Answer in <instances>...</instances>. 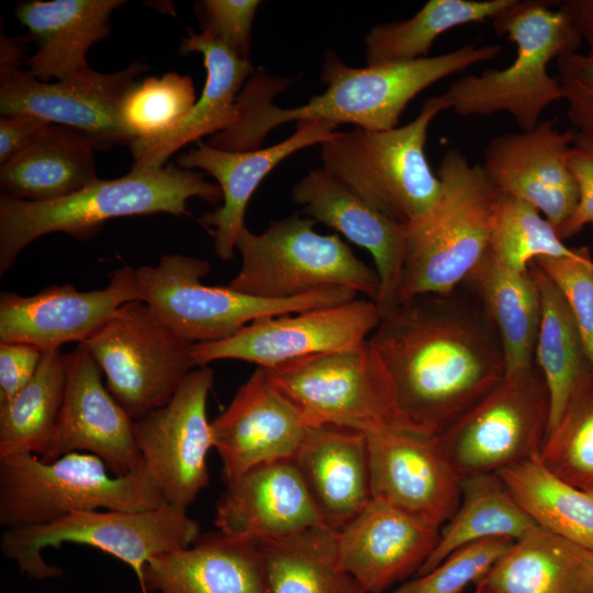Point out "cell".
Listing matches in <instances>:
<instances>
[{
  "mask_svg": "<svg viewBox=\"0 0 593 593\" xmlns=\"http://www.w3.org/2000/svg\"><path fill=\"white\" fill-rule=\"evenodd\" d=\"M328 526L257 541L271 593H367L338 559Z\"/></svg>",
  "mask_w": 593,
  "mask_h": 593,
  "instance_id": "obj_34",
  "label": "cell"
},
{
  "mask_svg": "<svg viewBox=\"0 0 593 593\" xmlns=\"http://www.w3.org/2000/svg\"><path fill=\"white\" fill-rule=\"evenodd\" d=\"M590 492H592V493H593V490H592V491H590Z\"/></svg>",
  "mask_w": 593,
  "mask_h": 593,
  "instance_id": "obj_52",
  "label": "cell"
},
{
  "mask_svg": "<svg viewBox=\"0 0 593 593\" xmlns=\"http://www.w3.org/2000/svg\"><path fill=\"white\" fill-rule=\"evenodd\" d=\"M193 80L167 72L137 81L120 108L121 125L133 141H152L177 130L195 104ZM131 145V144H130Z\"/></svg>",
  "mask_w": 593,
  "mask_h": 593,
  "instance_id": "obj_41",
  "label": "cell"
},
{
  "mask_svg": "<svg viewBox=\"0 0 593 593\" xmlns=\"http://www.w3.org/2000/svg\"><path fill=\"white\" fill-rule=\"evenodd\" d=\"M567 116L578 132L593 135V57L579 52L557 59Z\"/></svg>",
  "mask_w": 593,
  "mask_h": 593,
  "instance_id": "obj_45",
  "label": "cell"
},
{
  "mask_svg": "<svg viewBox=\"0 0 593 593\" xmlns=\"http://www.w3.org/2000/svg\"><path fill=\"white\" fill-rule=\"evenodd\" d=\"M226 484L214 518L226 535L259 541L328 526L292 459L255 467Z\"/></svg>",
  "mask_w": 593,
  "mask_h": 593,
  "instance_id": "obj_25",
  "label": "cell"
},
{
  "mask_svg": "<svg viewBox=\"0 0 593 593\" xmlns=\"http://www.w3.org/2000/svg\"><path fill=\"white\" fill-rule=\"evenodd\" d=\"M536 528L497 473L462 478L459 506L439 529L437 544L416 575L427 573L465 545L488 538L516 541Z\"/></svg>",
  "mask_w": 593,
  "mask_h": 593,
  "instance_id": "obj_33",
  "label": "cell"
},
{
  "mask_svg": "<svg viewBox=\"0 0 593 593\" xmlns=\"http://www.w3.org/2000/svg\"><path fill=\"white\" fill-rule=\"evenodd\" d=\"M497 262L526 271L541 257H572L575 248L564 245L556 227L526 202L500 192L494 206L489 247Z\"/></svg>",
  "mask_w": 593,
  "mask_h": 593,
  "instance_id": "obj_40",
  "label": "cell"
},
{
  "mask_svg": "<svg viewBox=\"0 0 593 593\" xmlns=\"http://www.w3.org/2000/svg\"><path fill=\"white\" fill-rule=\"evenodd\" d=\"M212 383L211 369H193L165 405L134 421L145 473L167 505L186 511L210 481Z\"/></svg>",
  "mask_w": 593,
  "mask_h": 593,
  "instance_id": "obj_14",
  "label": "cell"
},
{
  "mask_svg": "<svg viewBox=\"0 0 593 593\" xmlns=\"http://www.w3.org/2000/svg\"><path fill=\"white\" fill-rule=\"evenodd\" d=\"M465 282L499 336L506 372L534 365L541 299L532 268L513 270L486 251Z\"/></svg>",
  "mask_w": 593,
  "mask_h": 593,
  "instance_id": "obj_32",
  "label": "cell"
},
{
  "mask_svg": "<svg viewBox=\"0 0 593 593\" xmlns=\"http://www.w3.org/2000/svg\"><path fill=\"white\" fill-rule=\"evenodd\" d=\"M292 461L327 525L336 532L372 499L368 443L360 430L309 426Z\"/></svg>",
  "mask_w": 593,
  "mask_h": 593,
  "instance_id": "obj_28",
  "label": "cell"
},
{
  "mask_svg": "<svg viewBox=\"0 0 593 593\" xmlns=\"http://www.w3.org/2000/svg\"><path fill=\"white\" fill-rule=\"evenodd\" d=\"M541 299V320L535 348L539 368L549 394V423L558 419L578 379L590 363L573 314L553 281L530 264Z\"/></svg>",
  "mask_w": 593,
  "mask_h": 593,
  "instance_id": "obj_37",
  "label": "cell"
},
{
  "mask_svg": "<svg viewBox=\"0 0 593 593\" xmlns=\"http://www.w3.org/2000/svg\"><path fill=\"white\" fill-rule=\"evenodd\" d=\"M141 301L136 269H115L108 286L79 291L72 284L49 286L34 295L0 294V343H25L42 351L83 343L124 303Z\"/></svg>",
  "mask_w": 593,
  "mask_h": 593,
  "instance_id": "obj_19",
  "label": "cell"
},
{
  "mask_svg": "<svg viewBox=\"0 0 593 593\" xmlns=\"http://www.w3.org/2000/svg\"><path fill=\"white\" fill-rule=\"evenodd\" d=\"M474 588H475L474 593H494L491 590L483 586L475 585Z\"/></svg>",
  "mask_w": 593,
  "mask_h": 593,
  "instance_id": "obj_51",
  "label": "cell"
},
{
  "mask_svg": "<svg viewBox=\"0 0 593 593\" xmlns=\"http://www.w3.org/2000/svg\"><path fill=\"white\" fill-rule=\"evenodd\" d=\"M27 42L29 38L26 36H7L1 33L0 78L22 69V61L27 51Z\"/></svg>",
  "mask_w": 593,
  "mask_h": 593,
  "instance_id": "obj_50",
  "label": "cell"
},
{
  "mask_svg": "<svg viewBox=\"0 0 593 593\" xmlns=\"http://www.w3.org/2000/svg\"><path fill=\"white\" fill-rule=\"evenodd\" d=\"M166 505L144 469L112 473L102 459L81 451L46 462L34 454L0 458V525L25 528L79 511L139 512Z\"/></svg>",
  "mask_w": 593,
  "mask_h": 593,
  "instance_id": "obj_7",
  "label": "cell"
},
{
  "mask_svg": "<svg viewBox=\"0 0 593 593\" xmlns=\"http://www.w3.org/2000/svg\"><path fill=\"white\" fill-rule=\"evenodd\" d=\"M445 110L443 96H434L403 126L335 132L320 144L322 168L387 217L407 224L424 214L440 191L425 143L430 122Z\"/></svg>",
  "mask_w": 593,
  "mask_h": 593,
  "instance_id": "obj_6",
  "label": "cell"
},
{
  "mask_svg": "<svg viewBox=\"0 0 593 593\" xmlns=\"http://www.w3.org/2000/svg\"><path fill=\"white\" fill-rule=\"evenodd\" d=\"M309 426L257 367L228 406L211 422L226 483L248 470L292 459Z\"/></svg>",
  "mask_w": 593,
  "mask_h": 593,
  "instance_id": "obj_21",
  "label": "cell"
},
{
  "mask_svg": "<svg viewBox=\"0 0 593 593\" xmlns=\"http://www.w3.org/2000/svg\"><path fill=\"white\" fill-rule=\"evenodd\" d=\"M436 175L440 191L432 206L406 225L399 301L446 294L463 284L489 247L500 191L479 164L452 148Z\"/></svg>",
  "mask_w": 593,
  "mask_h": 593,
  "instance_id": "obj_4",
  "label": "cell"
},
{
  "mask_svg": "<svg viewBox=\"0 0 593 593\" xmlns=\"http://www.w3.org/2000/svg\"><path fill=\"white\" fill-rule=\"evenodd\" d=\"M107 388L133 421L165 405L195 367L192 344L174 334L143 301L122 304L83 343Z\"/></svg>",
  "mask_w": 593,
  "mask_h": 593,
  "instance_id": "obj_12",
  "label": "cell"
},
{
  "mask_svg": "<svg viewBox=\"0 0 593 593\" xmlns=\"http://www.w3.org/2000/svg\"><path fill=\"white\" fill-rule=\"evenodd\" d=\"M541 529L593 551V493L581 490L535 457L496 472Z\"/></svg>",
  "mask_w": 593,
  "mask_h": 593,
  "instance_id": "obj_35",
  "label": "cell"
},
{
  "mask_svg": "<svg viewBox=\"0 0 593 593\" xmlns=\"http://www.w3.org/2000/svg\"><path fill=\"white\" fill-rule=\"evenodd\" d=\"M291 197L305 216L336 230L371 254L380 279L376 304L380 317L388 314L399 302L406 225L370 206L323 168L302 177Z\"/></svg>",
  "mask_w": 593,
  "mask_h": 593,
  "instance_id": "obj_24",
  "label": "cell"
},
{
  "mask_svg": "<svg viewBox=\"0 0 593 593\" xmlns=\"http://www.w3.org/2000/svg\"><path fill=\"white\" fill-rule=\"evenodd\" d=\"M438 537L439 528L371 499L336 533V547L342 567L367 593H382L417 573Z\"/></svg>",
  "mask_w": 593,
  "mask_h": 593,
  "instance_id": "obj_22",
  "label": "cell"
},
{
  "mask_svg": "<svg viewBox=\"0 0 593 593\" xmlns=\"http://www.w3.org/2000/svg\"><path fill=\"white\" fill-rule=\"evenodd\" d=\"M123 0H31L16 5L15 18L38 44L26 60L41 81L72 77L90 66L89 48L111 31V14Z\"/></svg>",
  "mask_w": 593,
  "mask_h": 593,
  "instance_id": "obj_29",
  "label": "cell"
},
{
  "mask_svg": "<svg viewBox=\"0 0 593 593\" xmlns=\"http://www.w3.org/2000/svg\"><path fill=\"white\" fill-rule=\"evenodd\" d=\"M102 371L87 348L68 354L60 414L37 455L49 462L74 451L92 454L116 475L143 470L134 421L102 383Z\"/></svg>",
  "mask_w": 593,
  "mask_h": 593,
  "instance_id": "obj_17",
  "label": "cell"
},
{
  "mask_svg": "<svg viewBox=\"0 0 593 593\" xmlns=\"http://www.w3.org/2000/svg\"><path fill=\"white\" fill-rule=\"evenodd\" d=\"M499 44H469L446 54L411 61L351 67L333 51L325 54L321 81L326 89L305 104L282 109L272 98L289 80L255 71L237 98L238 119L208 145L227 152L260 148L267 134L289 122L328 121L348 123L366 131H387L398 126L407 104L423 90L472 65L494 59Z\"/></svg>",
  "mask_w": 593,
  "mask_h": 593,
  "instance_id": "obj_2",
  "label": "cell"
},
{
  "mask_svg": "<svg viewBox=\"0 0 593 593\" xmlns=\"http://www.w3.org/2000/svg\"><path fill=\"white\" fill-rule=\"evenodd\" d=\"M144 582L145 593H271L258 542L222 532L152 557Z\"/></svg>",
  "mask_w": 593,
  "mask_h": 593,
  "instance_id": "obj_26",
  "label": "cell"
},
{
  "mask_svg": "<svg viewBox=\"0 0 593 593\" xmlns=\"http://www.w3.org/2000/svg\"><path fill=\"white\" fill-rule=\"evenodd\" d=\"M380 320L376 302L354 299L294 315L256 320L225 339L193 344L191 354L199 368L215 360L237 359L270 369L294 359L359 346Z\"/></svg>",
  "mask_w": 593,
  "mask_h": 593,
  "instance_id": "obj_15",
  "label": "cell"
},
{
  "mask_svg": "<svg viewBox=\"0 0 593 593\" xmlns=\"http://www.w3.org/2000/svg\"><path fill=\"white\" fill-rule=\"evenodd\" d=\"M265 370L307 426L334 425L366 433L395 425L391 383L368 339L349 349Z\"/></svg>",
  "mask_w": 593,
  "mask_h": 593,
  "instance_id": "obj_13",
  "label": "cell"
},
{
  "mask_svg": "<svg viewBox=\"0 0 593 593\" xmlns=\"http://www.w3.org/2000/svg\"><path fill=\"white\" fill-rule=\"evenodd\" d=\"M560 10L570 21L582 42L588 46V55L593 57V0H563Z\"/></svg>",
  "mask_w": 593,
  "mask_h": 593,
  "instance_id": "obj_49",
  "label": "cell"
},
{
  "mask_svg": "<svg viewBox=\"0 0 593 593\" xmlns=\"http://www.w3.org/2000/svg\"><path fill=\"white\" fill-rule=\"evenodd\" d=\"M593 552V551H592Z\"/></svg>",
  "mask_w": 593,
  "mask_h": 593,
  "instance_id": "obj_53",
  "label": "cell"
},
{
  "mask_svg": "<svg viewBox=\"0 0 593 593\" xmlns=\"http://www.w3.org/2000/svg\"><path fill=\"white\" fill-rule=\"evenodd\" d=\"M515 0H430L412 18L378 24L365 36L367 65L427 57L434 41L459 25L492 20Z\"/></svg>",
  "mask_w": 593,
  "mask_h": 593,
  "instance_id": "obj_36",
  "label": "cell"
},
{
  "mask_svg": "<svg viewBox=\"0 0 593 593\" xmlns=\"http://www.w3.org/2000/svg\"><path fill=\"white\" fill-rule=\"evenodd\" d=\"M515 541L488 538L465 545L425 574L402 583L393 593H461L475 584Z\"/></svg>",
  "mask_w": 593,
  "mask_h": 593,
  "instance_id": "obj_42",
  "label": "cell"
},
{
  "mask_svg": "<svg viewBox=\"0 0 593 593\" xmlns=\"http://www.w3.org/2000/svg\"><path fill=\"white\" fill-rule=\"evenodd\" d=\"M575 133L574 128L558 130L556 120H541L533 130L493 137L481 165L497 191L538 210L557 232L579 199L568 166Z\"/></svg>",
  "mask_w": 593,
  "mask_h": 593,
  "instance_id": "obj_20",
  "label": "cell"
},
{
  "mask_svg": "<svg viewBox=\"0 0 593 593\" xmlns=\"http://www.w3.org/2000/svg\"><path fill=\"white\" fill-rule=\"evenodd\" d=\"M49 122L29 114L1 115L0 165L3 166L22 153Z\"/></svg>",
  "mask_w": 593,
  "mask_h": 593,
  "instance_id": "obj_48",
  "label": "cell"
},
{
  "mask_svg": "<svg viewBox=\"0 0 593 593\" xmlns=\"http://www.w3.org/2000/svg\"><path fill=\"white\" fill-rule=\"evenodd\" d=\"M315 221L292 214L260 234L244 226L235 242L240 268L228 287L260 299L287 300L340 287L376 302L380 279L336 234L314 231Z\"/></svg>",
  "mask_w": 593,
  "mask_h": 593,
  "instance_id": "obj_8",
  "label": "cell"
},
{
  "mask_svg": "<svg viewBox=\"0 0 593 593\" xmlns=\"http://www.w3.org/2000/svg\"><path fill=\"white\" fill-rule=\"evenodd\" d=\"M491 21L499 35L515 44V59L503 69L465 75L441 96L448 110L460 115L506 112L522 131L533 130L544 110L562 100L560 82L549 75L548 64L578 52L582 41L569 19L547 2L515 0Z\"/></svg>",
  "mask_w": 593,
  "mask_h": 593,
  "instance_id": "obj_5",
  "label": "cell"
},
{
  "mask_svg": "<svg viewBox=\"0 0 593 593\" xmlns=\"http://www.w3.org/2000/svg\"><path fill=\"white\" fill-rule=\"evenodd\" d=\"M192 198L216 204L223 200L219 184L201 172L168 164L160 169L134 171L112 180H98L68 197L31 202L0 195V275L35 239L65 233L86 240L116 217L168 213L187 214Z\"/></svg>",
  "mask_w": 593,
  "mask_h": 593,
  "instance_id": "obj_3",
  "label": "cell"
},
{
  "mask_svg": "<svg viewBox=\"0 0 593 593\" xmlns=\"http://www.w3.org/2000/svg\"><path fill=\"white\" fill-rule=\"evenodd\" d=\"M368 338L389 377L394 427L437 436L505 376L499 336L478 300L403 299Z\"/></svg>",
  "mask_w": 593,
  "mask_h": 593,
  "instance_id": "obj_1",
  "label": "cell"
},
{
  "mask_svg": "<svg viewBox=\"0 0 593 593\" xmlns=\"http://www.w3.org/2000/svg\"><path fill=\"white\" fill-rule=\"evenodd\" d=\"M94 148L81 132L49 123L31 145L1 166V192L31 202L76 193L99 180Z\"/></svg>",
  "mask_w": 593,
  "mask_h": 593,
  "instance_id": "obj_30",
  "label": "cell"
},
{
  "mask_svg": "<svg viewBox=\"0 0 593 593\" xmlns=\"http://www.w3.org/2000/svg\"><path fill=\"white\" fill-rule=\"evenodd\" d=\"M363 434L369 450L372 499L440 529L459 506L462 478L436 437L393 426Z\"/></svg>",
  "mask_w": 593,
  "mask_h": 593,
  "instance_id": "obj_18",
  "label": "cell"
},
{
  "mask_svg": "<svg viewBox=\"0 0 593 593\" xmlns=\"http://www.w3.org/2000/svg\"><path fill=\"white\" fill-rule=\"evenodd\" d=\"M549 394L536 363L505 372L436 440L461 478L496 473L539 454L549 423Z\"/></svg>",
  "mask_w": 593,
  "mask_h": 593,
  "instance_id": "obj_11",
  "label": "cell"
},
{
  "mask_svg": "<svg viewBox=\"0 0 593 593\" xmlns=\"http://www.w3.org/2000/svg\"><path fill=\"white\" fill-rule=\"evenodd\" d=\"M147 70L135 61L112 74L91 67L54 82L41 81L27 70L0 78L1 115L29 114L75 128L98 149L131 144L120 121V108L126 93Z\"/></svg>",
  "mask_w": 593,
  "mask_h": 593,
  "instance_id": "obj_16",
  "label": "cell"
},
{
  "mask_svg": "<svg viewBox=\"0 0 593 593\" xmlns=\"http://www.w3.org/2000/svg\"><path fill=\"white\" fill-rule=\"evenodd\" d=\"M558 287L581 333L593 367V259L589 247L572 257H541L534 262Z\"/></svg>",
  "mask_w": 593,
  "mask_h": 593,
  "instance_id": "obj_43",
  "label": "cell"
},
{
  "mask_svg": "<svg viewBox=\"0 0 593 593\" xmlns=\"http://www.w3.org/2000/svg\"><path fill=\"white\" fill-rule=\"evenodd\" d=\"M258 0H204L199 2L203 30L242 59L250 55L253 22Z\"/></svg>",
  "mask_w": 593,
  "mask_h": 593,
  "instance_id": "obj_44",
  "label": "cell"
},
{
  "mask_svg": "<svg viewBox=\"0 0 593 593\" xmlns=\"http://www.w3.org/2000/svg\"><path fill=\"white\" fill-rule=\"evenodd\" d=\"M475 585L494 593H593V552L538 527Z\"/></svg>",
  "mask_w": 593,
  "mask_h": 593,
  "instance_id": "obj_31",
  "label": "cell"
},
{
  "mask_svg": "<svg viewBox=\"0 0 593 593\" xmlns=\"http://www.w3.org/2000/svg\"><path fill=\"white\" fill-rule=\"evenodd\" d=\"M544 465L568 483L593 490V367L578 379L539 451Z\"/></svg>",
  "mask_w": 593,
  "mask_h": 593,
  "instance_id": "obj_39",
  "label": "cell"
},
{
  "mask_svg": "<svg viewBox=\"0 0 593 593\" xmlns=\"http://www.w3.org/2000/svg\"><path fill=\"white\" fill-rule=\"evenodd\" d=\"M44 351L25 343H0V403L11 399L34 377Z\"/></svg>",
  "mask_w": 593,
  "mask_h": 593,
  "instance_id": "obj_47",
  "label": "cell"
},
{
  "mask_svg": "<svg viewBox=\"0 0 593 593\" xmlns=\"http://www.w3.org/2000/svg\"><path fill=\"white\" fill-rule=\"evenodd\" d=\"M199 536V523L186 510L166 504L139 512L79 511L54 523L4 529L0 548L22 573L46 580L60 577L63 570L44 560L43 549L63 544L94 547L128 564L145 593L146 562L156 555L187 548Z\"/></svg>",
  "mask_w": 593,
  "mask_h": 593,
  "instance_id": "obj_10",
  "label": "cell"
},
{
  "mask_svg": "<svg viewBox=\"0 0 593 593\" xmlns=\"http://www.w3.org/2000/svg\"><path fill=\"white\" fill-rule=\"evenodd\" d=\"M180 52H198L203 56L206 79L201 96L177 130L156 139L131 143L134 158L131 170L160 169L172 154L188 143L223 132L238 119V94L256 71L250 60L239 58L204 30L199 34L190 32L182 40Z\"/></svg>",
  "mask_w": 593,
  "mask_h": 593,
  "instance_id": "obj_27",
  "label": "cell"
},
{
  "mask_svg": "<svg viewBox=\"0 0 593 593\" xmlns=\"http://www.w3.org/2000/svg\"><path fill=\"white\" fill-rule=\"evenodd\" d=\"M67 366L68 354L45 351L30 382L0 403V458L41 452L60 414Z\"/></svg>",
  "mask_w": 593,
  "mask_h": 593,
  "instance_id": "obj_38",
  "label": "cell"
},
{
  "mask_svg": "<svg viewBox=\"0 0 593 593\" xmlns=\"http://www.w3.org/2000/svg\"><path fill=\"white\" fill-rule=\"evenodd\" d=\"M568 166L578 188V204L573 214L558 230L564 239L593 227V135L577 132L568 155Z\"/></svg>",
  "mask_w": 593,
  "mask_h": 593,
  "instance_id": "obj_46",
  "label": "cell"
},
{
  "mask_svg": "<svg viewBox=\"0 0 593 593\" xmlns=\"http://www.w3.org/2000/svg\"><path fill=\"white\" fill-rule=\"evenodd\" d=\"M337 125L328 121L299 122L296 131L270 147L248 152H227L211 147L202 141L198 146L178 156L184 169L199 168L217 180L223 204L202 214L199 223L209 228L215 254L224 261L234 256L235 242L245 226V211L253 193L262 179L282 160L295 152L328 139Z\"/></svg>",
  "mask_w": 593,
  "mask_h": 593,
  "instance_id": "obj_23",
  "label": "cell"
},
{
  "mask_svg": "<svg viewBox=\"0 0 593 593\" xmlns=\"http://www.w3.org/2000/svg\"><path fill=\"white\" fill-rule=\"evenodd\" d=\"M210 270L208 260L179 254L164 255L156 266L136 269L141 301L192 345L225 339L259 318L342 304L357 295L350 289L332 287L293 299H260L228 286L203 284Z\"/></svg>",
  "mask_w": 593,
  "mask_h": 593,
  "instance_id": "obj_9",
  "label": "cell"
}]
</instances>
